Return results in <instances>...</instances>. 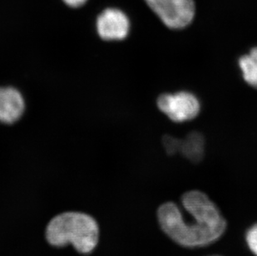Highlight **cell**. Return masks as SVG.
Here are the masks:
<instances>
[{"label": "cell", "instance_id": "cell-1", "mask_svg": "<svg viewBox=\"0 0 257 256\" xmlns=\"http://www.w3.org/2000/svg\"><path fill=\"white\" fill-rule=\"evenodd\" d=\"M182 206L191 216L184 217L177 204L168 201L158 207V223L172 241L184 248H202L221 239L226 230V220L217 205L202 191L183 194Z\"/></svg>", "mask_w": 257, "mask_h": 256}, {"label": "cell", "instance_id": "cell-2", "mask_svg": "<svg viewBox=\"0 0 257 256\" xmlns=\"http://www.w3.org/2000/svg\"><path fill=\"white\" fill-rule=\"evenodd\" d=\"M46 239L53 246L72 244L81 254H90L98 243L99 227L91 215L68 211L50 220L46 228Z\"/></svg>", "mask_w": 257, "mask_h": 256}, {"label": "cell", "instance_id": "cell-3", "mask_svg": "<svg viewBox=\"0 0 257 256\" xmlns=\"http://www.w3.org/2000/svg\"><path fill=\"white\" fill-rule=\"evenodd\" d=\"M148 7L171 29H185L196 16L194 0H144Z\"/></svg>", "mask_w": 257, "mask_h": 256}, {"label": "cell", "instance_id": "cell-4", "mask_svg": "<svg viewBox=\"0 0 257 256\" xmlns=\"http://www.w3.org/2000/svg\"><path fill=\"white\" fill-rule=\"evenodd\" d=\"M158 108L172 121L183 122L194 119L199 114V100L188 92L161 95L158 99Z\"/></svg>", "mask_w": 257, "mask_h": 256}, {"label": "cell", "instance_id": "cell-5", "mask_svg": "<svg viewBox=\"0 0 257 256\" xmlns=\"http://www.w3.org/2000/svg\"><path fill=\"white\" fill-rule=\"evenodd\" d=\"M99 36L107 41H118L126 39L130 31V20L127 15L116 8L103 10L96 23Z\"/></svg>", "mask_w": 257, "mask_h": 256}, {"label": "cell", "instance_id": "cell-6", "mask_svg": "<svg viewBox=\"0 0 257 256\" xmlns=\"http://www.w3.org/2000/svg\"><path fill=\"white\" fill-rule=\"evenodd\" d=\"M25 99L14 87L0 88V121L12 124L22 116L25 111Z\"/></svg>", "mask_w": 257, "mask_h": 256}, {"label": "cell", "instance_id": "cell-7", "mask_svg": "<svg viewBox=\"0 0 257 256\" xmlns=\"http://www.w3.org/2000/svg\"><path fill=\"white\" fill-rule=\"evenodd\" d=\"M180 153L192 162L198 163L201 162L205 155L203 136L197 132L190 133L184 140H182Z\"/></svg>", "mask_w": 257, "mask_h": 256}, {"label": "cell", "instance_id": "cell-8", "mask_svg": "<svg viewBox=\"0 0 257 256\" xmlns=\"http://www.w3.org/2000/svg\"><path fill=\"white\" fill-rule=\"evenodd\" d=\"M239 66L245 82L257 88V47L239 59Z\"/></svg>", "mask_w": 257, "mask_h": 256}, {"label": "cell", "instance_id": "cell-9", "mask_svg": "<svg viewBox=\"0 0 257 256\" xmlns=\"http://www.w3.org/2000/svg\"><path fill=\"white\" fill-rule=\"evenodd\" d=\"M245 243L248 249L255 256H257V223L248 228L245 234Z\"/></svg>", "mask_w": 257, "mask_h": 256}, {"label": "cell", "instance_id": "cell-10", "mask_svg": "<svg viewBox=\"0 0 257 256\" xmlns=\"http://www.w3.org/2000/svg\"><path fill=\"white\" fill-rule=\"evenodd\" d=\"M163 145L168 154L175 155L180 153L182 140L173 138L172 136H165L163 138Z\"/></svg>", "mask_w": 257, "mask_h": 256}, {"label": "cell", "instance_id": "cell-11", "mask_svg": "<svg viewBox=\"0 0 257 256\" xmlns=\"http://www.w3.org/2000/svg\"><path fill=\"white\" fill-rule=\"evenodd\" d=\"M65 5L71 8H80L85 5L87 0H63Z\"/></svg>", "mask_w": 257, "mask_h": 256}, {"label": "cell", "instance_id": "cell-12", "mask_svg": "<svg viewBox=\"0 0 257 256\" xmlns=\"http://www.w3.org/2000/svg\"><path fill=\"white\" fill-rule=\"evenodd\" d=\"M210 256H220V255H210Z\"/></svg>", "mask_w": 257, "mask_h": 256}]
</instances>
